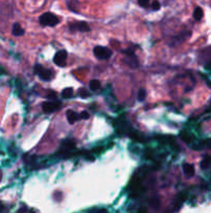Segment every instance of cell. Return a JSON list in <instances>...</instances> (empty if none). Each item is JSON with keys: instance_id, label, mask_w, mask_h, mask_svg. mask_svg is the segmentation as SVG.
<instances>
[{"instance_id": "7a4b0ae2", "label": "cell", "mask_w": 211, "mask_h": 213, "mask_svg": "<svg viewBox=\"0 0 211 213\" xmlns=\"http://www.w3.org/2000/svg\"><path fill=\"white\" fill-rule=\"evenodd\" d=\"M34 72L41 79L45 80V81H49V80H51L53 78V73H52V71L49 69H46V68H44L43 66H41V64H37V66L34 68Z\"/></svg>"}, {"instance_id": "7402d4cb", "label": "cell", "mask_w": 211, "mask_h": 213, "mask_svg": "<svg viewBox=\"0 0 211 213\" xmlns=\"http://www.w3.org/2000/svg\"><path fill=\"white\" fill-rule=\"evenodd\" d=\"M206 69H208V70H211V61L209 63H207L206 64Z\"/></svg>"}, {"instance_id": "5b68a950", "label": "cell", "mask_w": 211, "mask_h": 213, "mask_svg": "<svg viewBox=\"0 0 211 213\" xmlns=\"http://www.w3.org/2000/svg\"><path fill=\"white\" fill-rule=\"evenodd\" d=\"M67 58V52L65 50H60L55 54L54 56V63L59 67H64Z\"/></svg>"}, {"instance_id": "8fae6325", "label": "cell", "mask_w": 211, "mask_h": 213, "mask_svg": "<svg viewBox=\"0 0 211 213\" xmlns=\"http://www.w3.org/2000/svg\"><path fill=\"white\" fill-rule=\"evenodd\" d=\"M203 16H204V12H203V9L200 8V6H198V8H194V20L200 21L201 19L203 18Z\"/></svg>"}, {"instance_id": "5bb4252c", "label": "cell", "mask_w": 211, "mask_h": 213, "mask_svg": "<svg viewBox=\"0 0 211 213\" xmlns=\"http://www.w3.org/2000/svg\"><path fill=\"white\" fill-rule=\"evenodd\" d=\"M61 95H62V97H63L64 99H70V98H71V97H73L74 92H73V89H65L62 92V94H61Z\"/></svg>"}, {"instance_id": "ac0fdd59", "label": "cell", "mask_w": 211, "mask_h": 213, "mask_svg": "<svg viewBox=\"0 0 211 213\" xmlns=\"http://www.w3.org/2000/svg\"><path fill=\"white\" fill-rule=\"evenodd\" d=\"M149 2H150V0H138L139 5L142 6V8H147L149 5Z\"/></svg>"}, {"instance_id": "d6986e66", "label": "cell", "mask_w": 211, "mask_h": 213, "mask_svg": "<svg viewBox=\"0 0 211 213\" xmlns=\"http://www.w3.org/2000/svg\"><path fill=\"white\" fill-rule=\"evenodd\" d=\"M79 95L82 97V98H87V97L89 96V93L87 92L86 89H80V91H79Z\"/></svg>"}, {"instance_id": "7c38bea8", "label": "cell", "mask_w": 211, "mask_h": 213, "mask_svg": "<svg viewBox=\"0 0 211 213\" xmlns=\"http://www.w3.org/2000/svg\"><path fill=\"white\" fill-rule=\"evenodd\" d=\"M89 88L91 91H97V89H99V88H100V81L99 80H96V79L91 80V81H90Z\"/></svg>"}, {"instance_id": "8992f818", "label": "cell", "mask_w": 211, "mask_h": 213, "mask_svg": "<svg viewBox=\"0 0 211 213\" xmlns=\"http://www.w3.org/2000/svg\"><path fill=\"white\" fill-rule=\"evenodd\" d=\"M70 29L71 31H82V32H86L90 30L89 25L86 23V22H77V23L70 24Z\"/></svg>"}, {"instance_id": "6da1fadb", "label": "cell", "mask_w": 211, "mask_h": 213, "mask_svg": "<svg viewBox=\"0 0 211 213\" xmlns=\"http://www.w3.org/2000/svg\"><path fill=\"white\" fill-rule=\"evenodd\" d=\"M59 18L56 15H54L53 13H45L40 17V23L43 26H56L59 23Z\"/></svg>"}, {"instance_id": "44dd1931", "label": "cell", "mask_w": 211, "mask_h": 213, "mask_svg": "<svg viewBox=\"0 0 211 213\" xmlns=\"http://www.w3.org/2000/svg\"><path fill=\"white\" fill-rule=\"evenodd\" d=\"M48 98L49 99H56V94L54 92H50L48 94Z\"/></svg>"}, {"instance_id": "2e32d148", "label": "cell", "mask_w": 211, "mask_h": 213, "mask_svg": "<svg viewBox=\"0 0 211 213\" xmlns=\"http://www.w3.org/2000/svg\"><path fill=\"white\" fill-rule=\"evenodd\" d=\"M210 161H211V157H206L205 159L202 161L201 165H202L203 169H206V167H208V165L210 164Z\"/></svg>"}, {"instance_id": "52a82bcc", "label": "cell", "mask_w": 211, "mask_h": 213, "mask_svg": "<svg viewBox=\"0 0 211 213\" xmlns=\"http://www.w3.org/2000/svg\"><path fill=\"white\" fill-rule=\"evenodd\" d=\"M74 141H71V140H65L64 143L62 144V146H61L60 148V152H69V151H70L71 149H74Z\"/></svg>"}, {"instance_id": "e0dca14e", "label": "cell", "mask_w": 211, "mask_h": 213, "mask_svg": "<svg viewBox=\"0 0 211 213\" xmlns=\"http://www.w3.org/2000/svg\"><path fill=\"white\" fill-rule=\"evenodd\" d=\"M145 97H146L145 89H141L140 91H139V93H138V99L140 100V101H143V100L145 99Z\"/></svg>"}, {"instance_id": "30bf717a", "label": "cell", "mask_w": 211, "mask_h": 213, "mask_svg": "<svg viewBox=\"0 0 211 213\" xmlns=\"http://www.w3.org/2000/svg\"><path fill=\"white\" fill-rule=\"evenodd\" d=\"M183 172L185 174V176L187 177H193L194 174V169L191 164H183Z\"/></svg>"}, {"instance_id": "4fadbf2b", "label": "cell", "mask_w": 211, "mask_h": 213, "mask_svg": "<svg viewBox=\"0 0 211 213\" xmlns=\"http://www.w3.org/2000/svg\"><path fill=\"white\" fill-rule=\"evenodd\" d=\"M67 6H69V8L70 9L71 12H74V13H78L79 11H78L77 6H79V3H78V1H76V0H70V1H69V3H67Z\"/></svg>"}, {"instance_id": "ffe728a7", "label": "cell", "mask_w": 211, "mask_h": 213, "mask_svg": "<svg viewBox=\"0 0 211 213\" xmlns=\"http://www.w3.org/2000/svg\"><path fill=\"white\" fill-rule=\"evenodd\" d=\"M80 119H82V120H88L89 119V114L87 111H83L82 114H81L80 115Z\"/></svg>"}, {"instance_id": "3957f363", "label": "cell", "mask_w": 211, "mask_h": 213, "mask_svg": "<svg viewBox=\"0 0 211 213\" xmlns=\"http://www.w3.org/2000/svg\"><path fill=\"white\" fill-rule=\"evenodd\" d=\"M93 54L95 55V57L99 59H109L112 55V51L106 47L96 46L93 49Z\"/></svg>"}, {"instance_id": "9c48e42d", "label": "cell", "mask_w": 211, "mask_h": 213, "mask_svg": "<svg viewBox=\"0 0 211 213\" xmlns=\"http://www.w3.org/2000/svg\"><path fill=\"white\" fill-rule=\"evenodd\" d=\"M12 34L15 35V37H21V35L24 34V29L21 27V25L19 23H15L12 25Z\"/></svg>"}, {"instance_id": "ba28073f", "label": "cell", "mask_w": 211, "mask_h": 213, "mask_svg": "<svg viewBox=\"0 0 211 213\" xmlns=\"http://www.w3.org/2000/svg\"><path fill=\"white\" fill-rule=\"evenodd\" d=\"M79 118L80 117L74 111H73V110H67L66 111V119H67V121H69L70 124H74V123H76L78 120H79Z\"/></svg>"}, {"instance_id": "9a60e30c", "label": "cell", "mask_w": 211, "mask_h": 213, "mask_svg": "<svg viewBox=\"0 0 211 213\" xmlns=\"http://www.w3.org/2000/svg\"><path fill=\"white\" fill-rule=\"evenodd\" d=\"M151 8L153 11H158V9L161 8V3L158 0H154V1H152L151 3Z\"/></svg>"}, {"instance_id": "277c9868", "label": "cell", "mask_w": 211, "mask_h": 213, "mask_svg": "<svg viewBox=\"0 0 211 213\" xmlns=\"http://www.w3.org/2000/svg\"><path fill=\"white\" fill-rule=\"evenodd\" d=\"M61 103L58 101H46L43 103V110L46 114H52L60 108Z\"/></svg>"}]
</instances>
